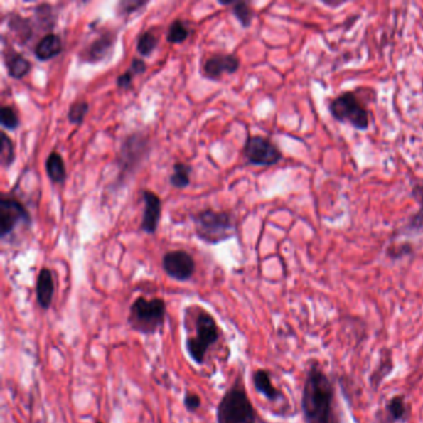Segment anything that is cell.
<instances>
[{
    "label": "cell",
    "mask_w": 423,
    "mask_h": 423,
    "mask_svg": "<svg viewBox=\"0 0 423 423\" xmlns=\"http://www.w3.org/2000/svg\"><path fill=\"white\" fill-rule=\"evenodd\" d=\"M63 51V43L56 34L45 35L35 48V56L41 61L56 58Z\"/></svg>",
    "instance_id": "9a60e30c"
},
{
    "label": "cell",
    "mask_w": 423,
    "mask_h": 423,
    "mask_svg": "<svg viewBox=\"0 0 423 423\" xmlns=\"http://www.w3.org/2000/svg\"><path fill=\"white\" fill-rule=\"evenodd\" d=\"M188 36H189V30L185 26L181 20L178 19L173 21L171 26H169L166 40L171 44H179V43H183V41L188 39Z\"/></svg>",
    "instance_id": "cb8c5ba5"
},
{
    "label": "cell",
    "mask_w": 423,
    "mask_h": 423,
    "mask_svg": "<svg viewBox=\"0 0 423 423\" xmlns=\"http://www.w3.org/2000/svg\"><path fill=\"white\" fill-rule=\"evenodd\" d=\"M96 423H103V422H101V421H97V422H96Z\"/></svg>",
    "instance_id": "1f68e13d"
},
{
    "label": "cell",
    "mask_w": 423,
    "mask_h": 423,
    "mask_svg": "<svg viewBox=\"0 0 423 423\" xmlns=\"http://www.w3.org/2000/svg\"><path fill=\"white\" fill-rule=\"evenodd\" d=\"M216 423H257V414L239 376L226 390L216 409Z\"/></svg>",
    "instance_id": "7a4b0ae2"
},
{
    "label": "cell",
    "mask_w": 423,
    "mask_h": 423,
    "mask_svg": "<svg viewBox=\"0 0 423 423\" xmlns=\"http://www.w3.org/2000/svg\"><path fill=\"white\" fill-rule=\"evenodd\" d=\"M195 333L196 336L186 339V351L195 364L203 365L210 348L215 346L220 338L219 326L214 316L200 309L195 318Z\"/></svg>",
    "instance_id": "5b68a950"
},
{
    "label": "cell",
    "mask_w": 423,
    "mask_h": 423,
    "mask_svg": "<svg viewBox=\"0 0 423 423\" xmlns=\"http://www.w3.org/2000/svg\"><path fill=\"white\" fill-rule=\"evenodd\" d=\"M253 386L258 394L264 396L271 402H277L283 399V395L279 390L274 387L271 380V375L267 370L258 369L252 375Z\"/></svg>",
    "instance_id": "4fadbf2b"
},
{
    "label": "cell",
    "mask_w": 423,
    "mask_h": 423,
    "mask_svg": "<svg viewBox=\"0 0 423 423\" xmlns=\"http://www.w3.org/2000/svg\"><path fill=\"white\" fill-rule=\"evenodd\" d=\"M163 269L169 277L176 281H189L195 272L194 258L181 250L171 251L166 253L163 257Z\"/></svg>",
    "instance_id": "ba28073f"
},
{
    "label": "cell",
    "mask_w": 423,
    "mask_h": 423,
    "mask_svg": "<svg viewBox=\"0 0 423 423\" xmlns=\"http://www.w3.org/2000/svg\"><path fill=\"white\" fill-rule=\"evenodd\" d=\"M386 414H387L390 421L392 423L404 421L409 414V409H407L404 397L402 396H395V397L390 400L387 405H386Z\"/></svg>",
    "instance_id": "ac0fdd59"
},
{
    "label": "cell",
    "mask_w": 423,
    "mask_h": 423,
    "mask_svg": "<svg viewBox=\"0 0 423 423\" xmlns=\"http://www.w3.org/2000/svg\"><path fill=\"white\" fill-rule=\"evenodd\" d=\"M240 68L239 58L235 55H214L206 60L204 73L211 80H218L224 73H235Z\"/></svg>",
    "instance_id": "30bf717a"
},
{
    "label": "cell",
    "mask_w": 423,
    "mask_h": 423,
    "mask_svg": "<svg viewBox=\"0 0 423 423\" xmlns=\"http://www.w3.org/2000/svg\"><path fill=\"white\" fill-rule=\"evenodd\" d=\"M0 122L6 129H16L19 127V117L10 106H3L0 109Z\"/></svg>",
    "instance_id": "484cf974"
},
{
    "label": "cell",
    "mask_w": 423,
    "mask_h": 423,
    "mask_svg": "<svg viewBox=\"0 0 423 423\" xmlns=\"http://www.w3.org/2000/svg\"><path fill=\"white\" fill-rule=\"evenodd\" d=\"M195 231L199 239L208 243H219L235 235L232 216L226 211L208 209L194 216Z\"/></svg>",
    "instance_id": "8992f818"
},
{
    "label": "cell",
    "mask_w": 423,
    "mask_h": 423,
    "mask_svg": "<svg viewBox=\"0 0 423 423\" xmlns=\"http://www.w3.org/2000/svg\"><path fill=\"white\" fill-rule=\"evenodd\" d=\"M144 199V215L141 221V230L146 234H154L158 229V224L161 220V200L158 195L151 193L149 190L143 191Z\"/></svg>",
    "instance_id": "8fae6325"
},
{
    "label": "cell",
    "mask_w": 423,
    "mask_h": 423,
    "mask_svg": "<svg viewBox=\"0 0 423 423\" xmlns=\"http://www.w3.org/2000/svg\"><path fill=\"white\" fill-rule=\"evenodd\" d=\"M302 409L306 423H338L334 387L328 375L318 364L311 365L306 374Z\"/></svg>",
    "instance_id": "6da1fadb"
},
{
    "label": "cell",
    "mask_w": 423,
    "mask_h": 423,
    "mask_svg": "<svg viewBox=\"0 0 423 423\" xmlns=\"http://www.w3.org/2000/svg\"><path fill=\"white\" fill-rule=\"evenodd\" d=\"M243 153L248 163L257 166H276L283 158L282 151L278 149V146L262 136H250L245 144Z\"/></svg>",
    "instance_id": "52a82bcc"
},
{
    "label": "cell",
    "mask_w": 423,
    "mask_h": 423,
    "mask_svg": "<svg viewBox=\"0 0 423 423\" xmlns=\"http://www.w3.org/2000/svg\"><path fill=\"white\" fill-rule=\"evenodd\" d=\"M414 252V246L409 242L401 243L399 246H390L387 250V256L394 259L397 258L405 257V256H409L411 253Z\"/></svg>",
    "instance_id": "4316f807"
},
{
    "label": "cell",
    "mask_w": 423,
    "mask_h": 423,
    "mask_svg": "<svg viewBox=\"0 0 423 423\" xmlns=\"http://www.w3.org/2000/svg\"><path fill=\"white\" fill-rule=\"evenodd\" d=\"M114 41H116V35L112 34L111 31L105 33L88 46L86 51L83 53V58L86 61H91V63L101 61L103 58L107 56L109 50L112 49Z\"/></svg>",
    "instance_id": "5bb4252c"
},
{
    "label": "cell",
    "mask_w": 423,
    "mask_h": 423,
    "mask_svg": "<svg viewBox=\"0 0 423 423\" xmlns=\"http://www.w3.org/2000/svg\"><path fill=\"white\" fill-rule=\"evenodd\" d=\"M328 111L339 123L349 124L358 131L369 129V109L356 92L346 91L331 98L328 103Z\"/></svg>",
    "instance_id": "277c9868"
},
{
    "label": "cell",
    "mask_w": 423,
    "mask_h": 423,
    "mask_svg": "<svg viewBox=\"0 0 423 423\" xmlns=\"http://www.w3.org/2000/svg\"><path fill=\"white\" fill-rule=\"evenodd\" d=\"M133 75H139L143 73L146 70V65L143 60L133 59L132 61L131 68H128Z\"/></svg>",
    "instance_id": "4dcf8cb0"
},
{
    "label": "cell",
    "mask_w": 423,
    "mask_h": 423,
    "mask_svg": "<svg viewBox=\"0 0 423 423\" xmlns=\"http://www.w3.org/2000/svg\"><path fill=\"white\" fill-rule=\"evenodd\" d=\"M0 161L1 166L4 168H9L15 159L14 144L10 141L9 136L5 134L4 132L1 133V144H0Z\"/></svg>",
    "instance_id": "603a6c76"
},
{
    "label": "cell",
    "mask_w": 423,
    "mask_h": 423,
    "mask_svg": "<svg viewBox=\"0 0 423 423\" xmlns=\"http://www.w3.org/2000/svg\"><path fill=\"white\" fill-rule=\"evenodd\" d=\"M414 198L419 204V213L414 214L409 220L407 229L411 231H421L423 230V183L414 186Z\"/></svg>",
    "instance_id": "d6986e66"
},
{
    "label": "cell",
    "mask_w": 423,
    "mask_h": 423,
    "mask_svg": "<svg viewBox=\"0 0 423 423\" xmlns=\"http://www.w3.org/2000/svg\"><path fill=\"white\" fill-rule=\"evenodd\" d=\"M36 302L43 311H49L55 294V282L53 272L49 268H43L36 278Z\"/></svg>",
    "instance_id": "7c38bea8"
},
{
    "label": "cell",
    "mask_w": 423,
    "mask_h": 423,
    "mask_svg": "<svg viewBox=\"0 0 423 423\" xmlns=\"http://www.w3.org/2000/svg\"><path fill=\"white\" fill-rule=\"evenodd\" d=\"M190 166L184 163H176L174 166V174L171 176V183L178 189H184L190 184Z\"/></svg>",
    "instance_id": "7402d4cb"
},
{
    "label": "cell",
    "mask_w": 423,
    "mask_h": 423,
    "mask_svg": "<svg viewBox=\"0 0 423 423\" xmlns=\"http://www.w3.org/2000/svg\"><path fill=\"white\" fill-rule=\"evenodd\" d=\"M166 304L161 298L138 297L129 306L127 318L132 331L143 336H153L164 326Z\"/></svg>",
    "instance_id": "3957f363"
},
{
    "label": "cell",
    "mask_w": 423,
    "mask_h": 423,
    "mask_svg": "<svg viewBox=\"0 0 423 423\" xmlns=\"http://www.w3.org/2000/svg\"><path fill=\"white\" fill-rule=\"evenodd\" d=\"M133 73L128 70L127 73H122L121 76L117 78V86L119 88H129L132 85V78H133Z\"/></svg>",
    "instance_id": "f546056e"
},
{
    "label": "cell",
    "mask_w": 423,
    "mask_h": 423,
    "mask_svg": "<svg viewBox=\"0 0 423 423\" xmlns=\"http://www.w3.org/2000/svg\"><path fill=\"white\" fill-rule=\"evenodd\" d=\"M232 4H234L232 11H234L235 16L239 20L240 24L242 25L243 28L251 26L253 16H255L252 8L246 1H235Z\"/></svg>",
    "instance_id": "44dd1931"
},
{
    "label": "cell",
    "mask_w": 423,
    "mask_h": 423,
    "mask_svg": "<svg viewBox=\"0 0 423 423\" xmlns=\"http://www.w3.org/2000/svg\"><path fill=\"white\" fill-rule=\"evenodd\" d=\"M21 221L26 224L30 223V215L24 205L10 198L0 200V236L4 239L6 235L14 231L16 225Z\"/></svg>",
    "instance_id": "9c48e42d"
},
{
    "label": "cell",
    "mask_w": 423,
    "mask_h": 423,
    "mask_svg": "<svg viewBox=\"0 0 423 423\" xmlns=\"http://www.w3.org/2000/svg\"><path fill=\"white\" fill-rule=\"evenodd\" d=\"M88 103L86 101H77L73 103L68 109V121L73 124H80L82 123L83 118L88 113Z\"/></svg>",
    "instance_id": "d4e9b609"
},
{
    "label": "cell",
    "mask_w": 423,
    "mask_h": 423,
    "mask_svg": "<svg viewBox=\"0 0 423 423\" xmlns=\"http://www.w3.org/2000/svg\"><path fill=\"white\" fill-rule=\"evenodd\" d=\"M146 1H136V0H129V1H122L119 4V9L123 14H131L136 10L141 9V6H144Z\"/></svg>",
    "instance_id": "f1b7e54d"
},
{
    "label": "cell",
    "mask_w": 423,
    "mask_h": 423,
    "mask_svg": "<svg viewBox=\"0 0 423 423\" xmlns=\"http://www.w3.org/2000/svg\"><path fill=\"white\" fill-rule=\"evenodd\" d=\"M158 46V36L153 31H146L138 38L136 50L141 56H149Z\"/></svg>",
    "instance_id": "ffe728a7"
},
{
    "label": "cell",
    "mask_w": 423,
    "mask_h": 423,
    "mask_svg": "<svg viewBox=\"0 0 423 423\" xmlns=\"http://www.w3.org/2000/svg\"><path fill=\"white\" fill-rule=\"evenodd\" d=\"M5 65L8 68V73L13 78H23L29 73L31 63L25 59L21 54L15 53L13 49L5 51Z\"/></svg>",
    "instance_id": "2e32d148"
},
{
    "label": "cell",
    "mask_w": 423,
    "mask_h": 423,
    "mask_svg": "<svg viewBox=\"0 0 423 423\" xmlns=\"http://www.w3.org/2000/svg\"><path fill=\"white\" fill-rule=\"evenodd\" d=\"M183 404H184V407L188 412H195V411H198L200 409V406H201V399H200L199 395L194 394V392H186L184 395V400H183Z\"/></svg>",
    "instance_id": "83f0119b"
},
{
    "label": "cell",
    "mask_w": 423,
    "mask_h": 423,
    "mask_svg": "<svg viewBox=\"0 0 423 423\" xmlns=\"http://www.w3.org/2000/svg\"><path fill=\"white\" fill-rule=\"evenodd\" d=\"M46 171L50 179L54 183H63L66 179V168L63 156L59 153H51L46 159Z\"/></svg>",
    "instance_id": "e0dca14e"
}]
</instances>
